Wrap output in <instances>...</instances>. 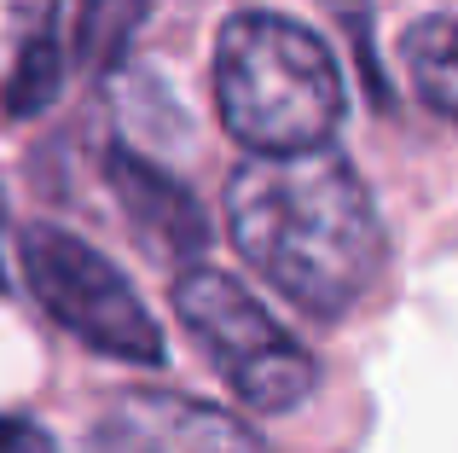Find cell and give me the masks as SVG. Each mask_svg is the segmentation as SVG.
<instances>
[{
    "instance_id": "30bf717a",
    "label": "cell",
    "mask_w": 458,
    "mask_h": 453,
    "mask_svg": "<svg viewBox=\"0 0 458 453\" xmlns=\"http://www.w3.org/2000/svg\"><path fill=\"white\" fill-rule=\"evenodd\" d=\"M0 453H53V442L23 419H0Z\"/></svg>"
},
{
    "instance_id": "3957f363",
    "label": "cell",
    "mask_w": 458,
    "mask_h": 453,
    "mask_svg": "<svg viewBox=\"0 0 458 453\" xmlns=\"http://www.w3.org/2000/svg\"><path fill=\"white\" fill-rule=\"evenodd\" d=\"M174 314L209 355V366L233 384V396L256 413H296L319 384V366L233 273L191 268L174 279Z\"/></svg>"
},
{
    "instance_id": "277c9868",
    "label": "cell",
    "mask_w": 458,
    "mask_h": 453,
    "mask_svg": "<svg viewBox=\"0 0 458 453\" xmlns=\"http://www.w3.org/2000/svg\"><path fill=\"white\" fill-rule=\"evenodd\" d=\"M18 268L23 285L35 291V303L88 349L116 355L128 366H157L163 361V331L146 314L140 291L116 273L111 256H99L93 244H81L64 226H23L18 233Z\"/></svg>"
},
{
    "instance_id": "5b68a950",
    "label": "cell",
    "mask_w": 458,
    "mask_h": 453,
    "mask_svg": "<svg viewBox=\"0 0 458 453\" xmlns=\"http://www.w3.org/2000/svg\"><path fill=\"white\" fill-rule=\"evenodd\" d=\"M88 453H267L244 419L174 389H123L88 436Z\"/></svg>"
},
{
    "instance_id": "8fae6325",
    "label": "cell",
    "mask_w": 458,
    "mask_h": 453,
    "mask_svg": "<svg viewBox=\"0 0 458 453\" xmlns=\"http://www.w3.org/2000/svg\"><path fill=\"white\" fill-rule=\"evenodd\" d=\"M0 233H6V198H0ZM0 279H6V273H0Z\"/></svg>"
},
{
    "instance_id": "8992f818",
    "label": "cell",
    "mask_w": 458,
    "mask_h": 453,
    "mask_svg": "<svg viewBox=\"0 0 458 453\" xmlns=\"http://www.w3.org/2000/svg\"><path fill=\"white\" fill-rule=\"evenodd\" d=\"M105 169H111L116 204L128 209V221H134L163 256L186 261V256H198V250L209 244V221H203L198 198H191L180 181H168L163 169H151L146 158H134V151H111Z\"/></svg>"
},
{
    "instance_id": "52a82bcc",
    "label": "cell",
    "mask_w": 458,
    "mask_h": 453,
    "mask_svg": "<svg viewBox=\"0 0 458 453\" xmlns=\"http://www.w3.org/2000/svg\"><path fill=\"white\" fill-rule=\"evenodd\" d=\"M401 58H406V70H412L418 99L458 128V18H447V12L418 18L412 30L401 35Z\"/></svg>"
},
{
    "instance_id": "9c48e42d",
    "label": "cell",
    "mask_w": 458,
    "mask_h": 453,
    "mask_svg": "<svg viewBox=\"0 0 458 453\" xmlns=\"http://www.w3.org/2000/svg\"><path fill=\"white\" fill-rule=\"evenodd\" d=\"M151 12V0H88L81 6V58L93 64H111L116 53L128 47V35L140 30V18Z\"/></svg>"
},
{
    "instance_id": "ba28073f",
    "label": "cell",
    "mask_w": 458,
    "mask_h": 453,
    "mask_svg": "<svg viewBox=\"0 0 458 453\" xmlns=\"http://www.w3.org/2000/svg\"><path fill=\"white\" fill-rule=\"evenodd\" d=\"M58 12L53 0H35V23L18 35V53L6 70V111L12 116H35L47 99L58 93Z\"/></svg>"
},
{
    "instance_id": "6da1fadb",
    "label": "cell",
    "mask_w": 458,
    "mask_h": 453,
    "mask_svg": "<svg viewBox=\"0 0 458 453\" xmlns=\"http://www.w3.org/2000/svg\"><path fill=\"white\" fill-rule=\"evenodd\" d=\"M233 244L313 320H343L383 268V221L336 151L250 158L226 181Z\"/></svg>"
},
{
    "instance_id": "7a4b0ae2",
    "label": "cell",
    "mask_w": 458,
    "mask_h": 453,
    "mask_svg": "<svg viewBox=\"0 0 458 453\" xmlns=\"http://www.w3.org/2000/svg\"><path fill=\"white\" fill-rule=\"evenodd\" d=\"M215 105L226 134L256 158L325 151L348 93L331 47L296 18L238 12L215 41Z\"/></svg>"
}]
</instances>
